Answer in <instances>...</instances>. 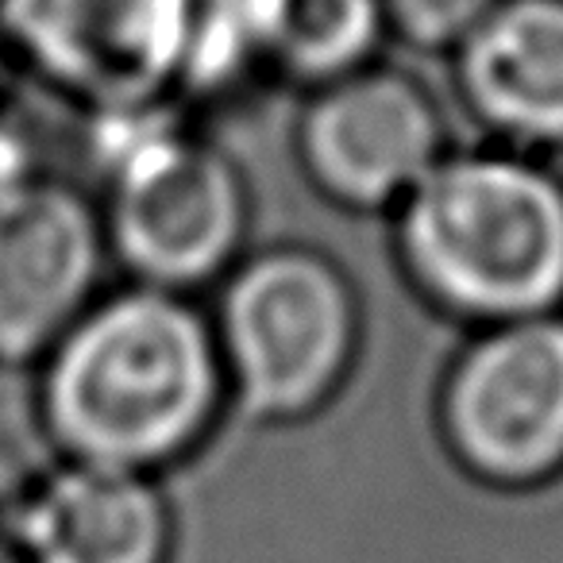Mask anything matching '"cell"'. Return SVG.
I'll list each match as a JSON object with an SVG mask.
<instances>
[{
  "instance_id": "obj_1",
  "label": "cell",
  "mask_w": 563,
  "mask_h": 563,
  "mask_svg": "<svg viewBox=\"0 0 563 563\" xmlns=\"http://www.w3.org/2000/svg\"><path fill=\"white\" fill-rule=\"evenodd\" d=\"M32 375L35 424L58 460L158 483L232 413L209 306L135 282L104 286Z\"/></svg>"
},
{
  "instance_id": "obj_2",
  "label": "cell",
  "mask_w": 563,
  "mask_h": 563,
  "mask_svg": "<svg viewBox=\"0 0 563 563\" xmlns=\"http://www.w3.org/2000/svg\"><path fill=\"white\" fill-rule=\"evenodd\" d=\"M401 282L467 332L563 313V170L455 143L386 217Z\"/></svg>"
},
{
  "instance_id": "obj_3",
  "label": "cell",
  "mask_w": 563,
  "mask_h": 563,
  "mask_svg": "<svg viewBox=\"0 0 563 563\" xmlns=\"http://www.w3.org/2000/svg\"><path fill=\"white\" fill-rule=\"evenodd\" d=\"M205 306L232 413L258 429H298L344 398L363 360L367 309L332 251L301 240L251 247Z\"/></svg>"
},
{
  "instance_id": "obj_4",
  "label": "cell",
  "mask_w": 563,
  "mask_h": 563,
  "mask_svg": "<svg viewBox=\"0 0 563 563\" xmlns=\"http://www.w3.org/2000/svg\"><path fill=\"white\" fill-rule=\"evenodd\" d=\"M104 140L101 209L109 263L124 282L201 298L251 251L255 197L240 158L174 104L89 120Z\"/></svg>"
},
{
  "instance_id": "obj_5",
  "label": "cell",
  "mask_w": 563,
  "mask_h": 563,
  "mask_svg": "<svg viewBox=\"0 0 563 563\" xmlns=\"http://www.w3.org/2000/svg\"><path fill=\"white\" fill-rule=\"evenodd\" d=\"M205 0H0L12 74L86 120L181 104Z\"/></svg>"
},
{
  "instance_id": "obj_6",
  "label": "cell",
  "mask_w": 563,
  "mask_h": 563,
  "mask_svg": "<svg viewBox=\"0 0 563 563\" xmlns=\"http://www.w3.org/2000/svg\"><path fill=\"white\" fill-rule=\"evenodd\" d=\"M444 452L478 483H548L563 471V313L467 332L432 398Z\"/></svg>"
},
{
  "instance_id": "obj_7",
  "label": "cell",
  "mask_w": 563,
  "mask_h": 563,
  "mask_svg": "<svg viewBox=\"0 0 563 563\" xmlns=\"http://www.w3.org/2000/svg\"><path fill=\"white\" fill-rule=\"evenodd\" d=\"M452 147L440 93L386 58L301 93L294 117V163L306 186L352 217H390Z\"/></svg>"
},
{
  "instance_id": "obj_8",
  "label": "cell",
  "mask_w": 563,
  "mask_h": 563,
  "mask_svg": "<svg viewBox=\"0 0 563 563\" xmlns=\"http://www.w3.org/2000/svg\"><path fill=\"white\" fill-rule=\"evenodd\" d=\"M109 243L97 197L47 178L0 212V367L32 371L104 294Z\"/></svg>"
},
{
  "instance_id": "obj_9",
  "label": "cell",
  "mask_w": 563,
  "mask_h": 563,
  "mask_svg": "<svg viewBox=\"0 0 563 563\" xmlns=\"http://www.w3.org/2000/svg\"><path fill=\"white\" fill-rule=\"evenodd\" d=\"M448 66L478 143L563 155V0H501Z\"/></svg>"
},
{
  "instance_id": "obj_10",
  "label": "cell",
  "mask_w": 563,
  "mask_h": 563,
  "mask_svg": "<svg viewBox=\"0 0 563 563\" xmlns=\"http://www.w3.org/2000/svg\"><path fill=\"white\" fill-rule=\"evenodd\" d=\"M24 563H166L174 506L166 483L58 460L9 506Z\"/></svg>"
},
{
  "instance_id": "obj_11",
  "label": "cell",
  "mask_w": 563,
  "mask_h": 563,
  "mask_svg": "<svg viewBox=\"0 0 563 563\" xmlns=\"http://www.w3.org/2000/svg\"><path fill=\"white\" fill-rule=\"evenodd\" d=\"M266 78L301 93L375 63L386 43L378 0H235Z\"/></svg>"
},
{
  "instance_id": "obj_12",
  "label": "cell",
  "mask_w": 563,
  "mask_h": 563,
  "mask_svg": "<svg viewBox=\"0 0 563 563\" xmlns=\"http://www.w3.org/2000/svg\"><path fill=\"white\" fill-rule=\"evenodd\" d=\"M501 0H378L386 40L421 55L452 58Z\"/></svg>"
},
{
  "instance_id": "obj_13",
  "label": "cell",
  "mask_w": 563,
  "mask_h": 563,
  "mask_svg": "<svg viewBox=\"0 0 563 563\" xmlns=\"http://www.w3.org/2000/svg\"><path fill=\"white\" fill-rule=\"evenodd\" d=\"M47 174L51 170L43 166L40 140L20 120L0 112V212L16 205L27 189L40 186Z\"/></svg>"
},
{
  "instance_id": "obj_14",
  "label": "cell",
  "mask_w": 563,
  "mask_h": 563,
  "mask_svg": "<svg viewBox=\"0 0 563 563\" xmlns=\"http://www.w3.org/2000/svg\"><path fill=\"white\" fill-rule=\"evenodd\" d=\"M9 74H12L9 47H4V35H0V89H4V81H9Z\"/></svg>"
}]
</instances>
